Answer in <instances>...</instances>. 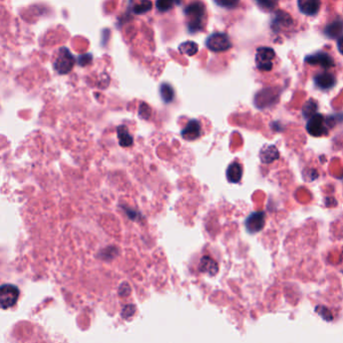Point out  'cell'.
Wrapping results in <instances>:
<instances>
[{"mask_svg": "<svg viewBox=\"0 0 343 343\" xmlns=\"http://www.w3.org/2000/svg\"><path fill=\"white\" fill-rule=\"evenodd\" d=\"M138 114L140 117L144 118V119H149L151 117V114H152V109L146 103H144V102L140 103L139 109H138Z\"/></svg>", "mask_w": 343, "mask_h": 343, "instance_id": "484cf974", "label": "cell"}, {"mask_svg": "<svg viewBox=\"0 0 343 343\" xmlns=\"http://www.w3.org/2000/svg\"><path fill=\"white\" fill-rule=\"evenodd\" d=\"M306 130L312 137L326 136L328 134V125L326 124L325 117L320 114H315L308 119Z\"/></svg>", "mask_w": 343, "mask_h": 343, "instance_id": "8992f818", "label": "cell"}, {"mask_svg": "<svg viewBox=\"0 0 343 343\" xmlns=\"http://www.w3.org/2000/svg\"><path fill=\"white\" fill-rule=\"evenodd\" d=\"M19 290L15 285L4 284L0 286V308L8 309L13 307L18 300Z\"/></svg>", "mask_w": 343, "mask_h": 343, "instance_id": "5b68a950", "label": "cell"}, {"mask_svg": "<svg viewBox=\"0 0 343 343\" xmlns=\"http://www.w3.org/2000/svg\"><path fill=\"white\" fill-rule=\"evenodd\" d=\"M278 98L277 93L272 89H267L261 91L257 95L255 96V105L259 109H265L266 107H269L273 105Z\"/></svg>", "mask_w": 343, "mask_h": 343, "instance_id": "9c48e42d", "label": "cell"}, {"mask_svg": "<svg viewBox=\"0 0 343 343\" xmlns=\"http://www.w3.org/2000/svg\"><path fill=\"white\" fill-rule=\"evenodd\" d=\"M299 10L306 15H315L320 9V0H297Z\"/></svg>", "mask_w": 343, "mask_h": 343, "instance_id": "4fadbf2b", "label": "cell"}, {"mask_svg": "<svg viewBox=\"0 0 343 343\" xmlns=\"http://www.w3.org/2000/svg\"><path fill=\"white\" fill-rule=\"evenodd\" d=\"M214 2L220 7L232 9L239 4L240 0H214Z\"/></svg>", "mask_w": 343, "mask_h": 343, "instance_id": "cb8c5ba5", "label": "cell"}, {"mask_svg": "<svg viewBox=\"0 0 343 343\" xmlns=\"http://www.w3.org/2000/svg\"><path fill=\"white\" fill-rule=\"evenodd\" d=\"M305 63L311 66H320L324 69H330L334 67L333 58L326 52H316L305 57Z\"/></svg>", "mask_w": 343, "mask_h": 343, "instance_id": "ba28073f", "label": "cell"}, {"mask_svg": "<svg viewBox=\"0 0 343 343\" xmlns=\"http://www.w3.org/2000/svg\"><path fill=\"white\" fill-rule=\"evenodd\" d=\"M160 97H162V99H163V102L166 104L172 103L174 97H175V91H174L173 87L167 83L160 85Z\"/></svg>", "mask_w": 343, "mask_h": 343, "instance_id": "d6986e66", "label": "cell"}, {"mask_svg": "<svg viewBox=\"0 0 343 343\" xmlns=\"http://www.w3.org/2000/svg\"><path fill=\"white\" fill-rule=\"evenodd\" d=\"M199 50V46L194 42H186L179 46V51L182 54H186L188 56L195 55Z\"/></svg>", "mask_w": 343, "mask_h": 343, "instance_id": "ffe728a7", "label": "cell"}, {"mask_svg": "<svg viewBox=\"0 0 343 343\" xmlns=\"http://www.w3.org/2000/svg\"><path fill=\"white\" fill-rule=\"evenodd\" d=\"M206 46L213 52H224L232 47V43L226 33L215 32L208 36Z\"/></svg>", "mask_w": 343, "mask_h": 343, "instance_id": "3957f363", "label": "cell"}, {"mask_svg": "<svg viewBox=\"0 0 343 343\" xmlns=\"http://www.w3.org/2000/svg\"><path fill=\"white\" fill-rule=\"evenodd\" d=\"M116 132H117L118 143L120 146L124 147V148H129V147L133 146V144H134L133 137L130 135L129 130L125 125L118 126L116 128Z\"/></svg>", "mask_w": 343, "mask_h": 343, "instance_id": "e0dca14e", "label": "cell"}, {"mask_svg": "<svg viewBox=\"0 0 343 343\" xmlns=\"http://www.w3.org/2000/svg\"><path fill=\"white\" fill-rule=\"evenodd\" d=\"M258 6L264 10H272L276 4L278 0H255Z\"/></svg>", "mask_w": 343, "mask_h": 343, "instance_id": "d4e9b609", "label": "cell"}, {"mask_svg": "<svg viewBox=\"0 0 343 343\" xmlns=\"http://www.w3.org/2000/svg\"><path fill=\"white\" fill-rule=\"evenodd\" d=\"M259 155H260L261 162L263 164H271L275 162V160H278L280 157L278 149L273 145L265 146L264 148H262Z\"/></svg>", "mask_w": 343, "mask_h": 343, "instance_id": "5bb4252c", "label": "cell"}, {"mask_svg": "<svg viewBox=\"0 0 343 343\" xmlns=\"http://www.w3.org/2000/svg\"><path fill=\"white\" fill-rule=\"evenodd\" d=\"M75 65V58L70 52V50L67 47H60L55 60H54V69L59 74H68L71 71Z\"/></svg>", "mask_w": 343, "mask_h": 343, "instance_id": "7a4b0ae2", "label": "cell"}, {"mask_svg": "<svg viewBox=\"0 0 343 343\" xmlns=\"http://www.w3.org/2000/svg\"><path fill=\"white\" fill-rule=\"evenodd\" d=\"M317 103L315 102L314 99H309L305 103V105L303 106V109H302V114H303V116L306 118H310L311 116H313L316 112H317Z\"/></svg>", "mask_w": 343, "mask_h": 343, "instance_id": "44dd1931", "label": "cell"}, {"mask_svg": "<svg viewBox=\"0 0 343 343\" xmlns=\"http://www.w3.org/2000/svg\"><path fill=\"white\" fill-rule=\"evenodd\" d=\"M242 176H243V168H242L241 164L234 162L227 168L226 177L230 183L232 184L239 183L242 179Z\"/></svg>", "mask_w": 343, "mask_h": 343, "instance_id": "9a60e30c", "label": "cell"}, {"mask_svg": "<svg viewBox=\"0 0 343 343\" xmlns=\"http://www.w3.org/2000/svg\"><path fill=\"white\" fill-rule=\"evenodd\" d=\"M314 83L316 85L317 88H319L320 90H330L335 86V77L333 74L329 73V72H322L317 74L314 77Z\"/></svg>", "mask_w": 343, "mask_h": 343, "instance_id": "7c38bea8", "label": "cell"}, {"mask_svg": "<svg viewBox=\"0 0 343 343\" xmlns=\"http://www.w3.org/2000/svg\"><path fill=\"white\" fill-rule=\"evenodd\" d=\"M291 23H292L291 16L288 13H286L285 11L279 10L275 13V16L272 20L271 27L275 32H278L282 28L289 26Z\"/></svg>", "mask_w": 343, "mask_h": 343, "instance_id": "8fae6325", "label": "cell"}, {"mask_svg": "<svg viewBox=\"0 0 343 343\" xmlns=\"http://www.w3.org/2000/svg\"><path fill=\"white\" fill-rule=\"evenodd\" d=\"M219 270L217 262L212 259L209 256H204L203 258L201 259L200 262V271L204 272V273H208L210 275H215L217 274Z\"/></svg>", "mask_w": 343, "mask_h": 343, "instance_id": "2e32d148", "label": "cell"}, {"mask_svg": "<svg viewBox=\"0 0 343 343\" xmlns=\"http://www.w3.org/2000/svg\"><path fill=\"white\" fill-rule=\"evenodd\" d=\"M153 7V2L151 0H140V2L136 4L133 8V12L135 14H144L150 11Z\"/></svg>", "mask_w": 343, "mask_h": 343, "instance_id": "7402d4cb", "label": "cell"}, {"mask_svg": "<svg viewBox=\"0 0 343 343\" xmlns=\"http://www.w3.org/2000/svg\"><path fill=\"white\" fill-rule=\"evenodd\" d=\"M275 55V51L271 47H259L255 58L257 69L261 71H270L273 69V59Z\"/></svg>", "mask_w": 343, "mask_h": 343, "instance_id": "277c9868", "label": "cell"}, {"mask_svg": "<svg viewBox=\"0 0 343 343\" xmlns=\"http://www.w3.org/2000/svg\"><path fill=\"white\" fill-rule=\"evenodd\" d=\"M184 12L187 18V29L189 33L194 34L204 29L207 12L203 2H192L185 8Z\"/></svg>", "mask_w": 343, "mask_h": 343, "instance_id": "6da1fadb", "label": "cell"}, {"mask_svg": "<svg viewBox=\"0 0 343 343\" xmlns=\"http://www.w3.org/2000/svg\"><path fill=\"white\" fill-rule=\"evenodd\" d=\"M92 60V56L90 53L87 54H83L78 57V65L82 67H86L88 65H90Z\"/></svg>", "mask_w": 343, "mask_h": 343, "instance_id": "4316f807", "label": "cell"}, {"mask_svg": "<svg viewBox=\"0 0 343 343\" xmlns=\"http://www.w3.org/2000/svg\"><path fill=\"white\" fill-rule=\"evenodd\" d=\"M337 47H338V50L341 54H343V36H341L339 39H338V42H337Z\"/></svg>", "mask_w": 343, "mask_h": 343, "instance_id": "f1b7e54d", "label": "cell"}, {"mask_svg": "<svg viewBox=\"0 0 343 343\" xmlns=\"http://www.w3.org/2000/svg\"><path fill=\"white\" fill-rule=\"evenodd\" d=\"M318 177V173L315 170L312 169H306L303 173V178L307 181V182H311L314 181L316 178Z\"/></svg>", "mask_w": 343, "mask_h": 343, "instance_id": "83f0119b", "label": "cell"}, {"mask_svg": "<svg viewBox=\"0 0 343 343\" xmlns=\"http://www.w3.org/2000/svg\"><path fill=\"white\" fill-rule=\"evenodd\" d=\"M265 226V213L263 211H258L250 214L245 221L246 230L250 234H256L260 232Z\"/></svg>", "mask_w": 343, "mask_h": 343, "instance_id": "52a82bcc", "label": "cell"}, {"mask_svg": "<svg viewBox=\"0 0 343 343\" xmlns=\"http://www.w3.org/2000/svg\"><path fill=\"white\" fill-rule=\"evenodd\" d=\"M177 3H179V0H157L156 7L160 12H167Z\"/></svg>", "mask_w": 343, "mask_h": 343, "instance_id": "603a6c76", "label": "cell"}, {"mask_svg": "<svg viewBox=\"0 0 343 343\" xmlns=\"http://www.w3.org/2000/svg\"><path fill=\"white\" fill-rule=\"evenodd\" d=\"M324 33L329 37V38H338L342 33H343V22L340 19L335 20V22L331 23L325 27Z\"/></svg>", "mask_w": 343, "mask_h": 343, "instance_id": "ac0fdd59", "label": "cell"}, {"mask_svg": "<svg viewBox=\"0 0 343 343\" xmlns=\"http://www.w3.org/2000/svg\"><path fill=\"white\" fill-rule=\"evenodd\" d=\"M202 133V128H201V124L199 120L197 119H191L189 120V123L187 124V126L183 129L181 133L182 137L186 140H195L197 138L200 137Z\"/></svg>", "mask_w": 343, "mask_h": 343, "instance_id": "30bf717a", "label": "cell"}]
</instances>
